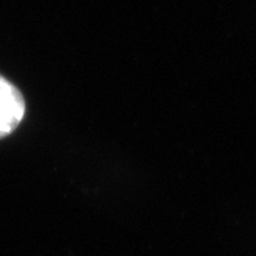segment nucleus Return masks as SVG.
<instances>
[{"instance_id":"1","label":"nucleus","mask_w":256,"mask_h":256,"mask_svg":"<svg viewBox=\"0 0 256 256\" xmlns=\"http://www.w3.org/2000/svg\"><path fill=\"white\" fill-rule=\"evenodd\" d=\"M25 110L26 106L20 90L0 75V140L17 130Z\"/></svg>"}]
</instances>
